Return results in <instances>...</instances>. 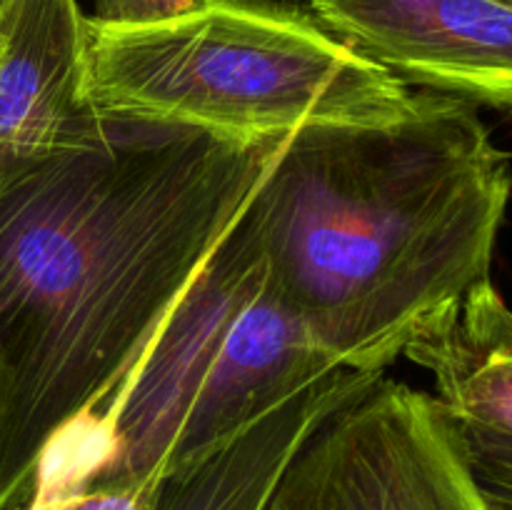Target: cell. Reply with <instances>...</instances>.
Listing matches in <instances>:
<instances>
[{
    "label": "cell",
    "mask_w": 512,
    "mask_h": 510,
    "mask_svg": "<svg viewBox=\"0 0 512 510\" xmlns=\"http://www.w3.org/2000/svg\"><path fill=\"white\" fill-rule=\"evenodd\" d=\"M278 145L103 115L78 143L0 175V510L128 375Z\"/></svg>",
    "instance_id": "1"
},
{
    "label": "cell",
    "mask_w": 512,
    "mask_h": 510,
    "mask_svg": "<svg viewBox=\"0 0 512 510\" xmlns=\"http://www.w3.org/2000/svg\"><path fill=\"white\" fill-rule=\"evenodd\" d=\"M510 193L475 105L425 90L395 123L280 140L250 210L275 293L335 365L383 373L490 280Z\"/></svg>",
    "instance_id": "2"
},
{
    "label": "cell",
    "mask_w": 512,
    "mask_h": 510,
    "mask_svg": "<svg viewBox=\"0 0 512 510\" xmlns=\"http://www.w3.org/2000/svg\"><path fill=\"white\" fill-rule=\"evenodd\" d=\"M335 368L275 293L248 203L118 388L48 445L35 475L65 490L160 483Z\"/></svg>",
    "instance_id": "3"
},
{
    "label": "cell",
    "mask_w": 512,
    "mask_h": 510,
    "mask_svg": "<svg viewBox=\"0 0 512 510\" xmlns=\"http://www.w3.org/2000/svg\"><path fill=\"white\" fill-rule=\"evenodd\" d=\"M85 95L103 115L238 145L303 128L388 125L415 93L313 15L213 0L145 25L85 20Z\"/></svg>",
    "instance_id": "4"
},
{
    "label": "cell",
    "mask_w": 512,
    "mask_h": 510,
    "mask_svg": "<svg viewBox=\"0 0 512 510\" xmlns=\"http://www.w3.org/2000/svg\"><path fill=\"white\" fill-rule=\"evenodd\" d=\"M280 510H493L433 395L380 378L313 430Z\"/></svg>",
    "instance_id": "5"
},
{
    "label": "cell",
    "mask_w": 512,
    "mask_h": 510,
    "mask_svg": "<svg viewBox=\"0 0 512 510\" xmlns=\"http://www.w3.org/2000/svg\"><path fill=\"white\" fill-rule=\"evenodd\" d=\"M310 15L400 83L512 113V8L500 0H313Z\"/></svg>",
    "instance_id": "6"
},
{
    "label": "cell",
    "mask_w": 512,
    "mask_h": 510,
    "mask_svg": "<svg viewBox=\"0 0 512 510\" xmlns=\"http://www.w3.org/2000/svg\"><path fill=\"white\" fill-rule=\"evenodd\" d=\"M405 358L435 375L445 423L490 508L512 503V310L490 280L423 330Z\"/></svg>",
    "instance_id": "7"
},
{
    "label": "cell",
    "mask_w": 512,
    "mask_h": 510,
    "mask_svg": "<svg viewBox=\"0 0 512 510\" xmlns=\"http://www.w3.org/2000/svg\"><path fill=\"white\" fill-rule=\"evenodd\" d=\"M85 20L78 0H0V175L103 118L85 95Z\"/></svg>",
    "instance_id": "8"
},
{
    "label": "cell",
    "mask_w": 512,
    "mask_h": 510,
    "mask_svg": "<svg viewBox=\"0 0 512 510\" xmlns=\"http://www.w3.org/2000/svg\"><path fill=\"white\" fill-rule=\"evenodd\" d=\"M158 485H93L85 490L33 485L20 510H153Z\"/></svg>",
    "instance_id": "9"
},
{
    "label": "cell",
    "mask_w": 512,
    "mask_h": 510,
    "mask_svg": "<svg viewBox=\"0 0 512 510\" xmlns=\"http://www.w3.org/2000/svg\"><path fill=\"white\" fill-rule=\"evenodd\" d=\"M210 3L213 0H95L90 18L110 25H145L193 13Z\"/></svg>",
    "instance_id": "10"
},
{
    "label": "cell",
    "mask_w": 512,
    "mask_h": 510,
    "mask_svg": "<svg viewBox=\"0 0 512 510\" xmlns=\"http://www.w3.org/2000/svg\"><path fill=\"white\" fill-rule=\"evenodd\" d=\"M240 3H253V5H263V8L285 10V13H303V15H310V10H313V0H240Z\"/></svg>",
    "instance_id": "11"
},
{
    "label": "cell",
    "mask_w": 512,
    "mask_h": 510,
    "mask_svg": "<svg viewBox=\"0 0 512 510\" xmlns=\"http://www.w3.org/2000/svg\"><path fill=\"white\" fill-rule=\"evenodd\" d=\"M493 510H512V503L510 505H500V508H493Z\"/></svg>",
    "instance_id": "12"
},
{
    "label": "cell",
    "mask_w": 512,
    "mask_h": 510,
    "mask_svg": "<svg viewBox=\"0 0 512 510\" xmlns=\"http://www.w3.org/2000/svg\"><path fill=\"white\" fill-rule=\"evenodd\" d=\"M500 3H505V5H510V8H512V0H500Z\"/></svg>",
    "instance_id": "13"
},
{
    "label": "cell",
    "mask_w": 512,
    "mask_h": 510,
    "mask_svg": "<svg viewBox=\"0 0 512 510\" xmlns=\"http://www.w3.org/2000/svg\"><path fill=\"white\" fill-rule=\"evenodd\" d=\"M268 510H280V508H273V505H270V508Z\"/></svg>",
    "instance_id": "14"
}]
</instances>
